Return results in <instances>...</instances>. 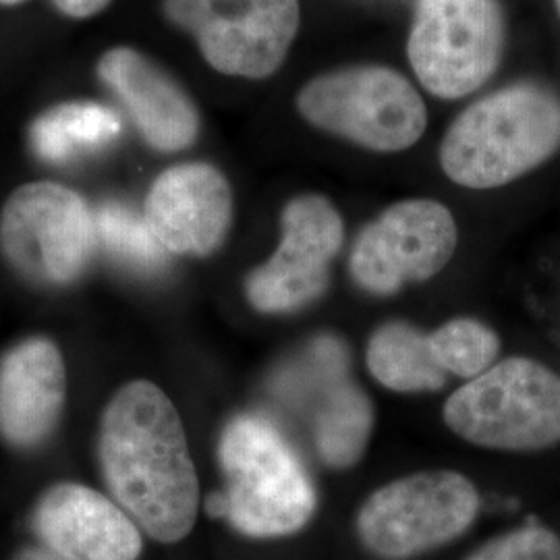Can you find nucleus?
Wrapping results in <instances>:
<instances>
[{"instance_id":"nucleus-19","label":"nucleus","mask_w":560,"mask_h":560,"mask_svg":"<svg viewBox=\"0 0 560 560\" xmlns=\"http://www.w3.org/2000/svg\"><path fill=\"white\" fill-rule=\"evenodd\" d=\"M430 340L442 370L459 378H478L494 365L501 353V339L497 332L471 318L442 324L430 335Z\"/></svg>"},{"instance_id":"nucleus-12","label":"nucleus","mask_w":560,"mask_h":560,"mask_svg":"<svg viewBox=\"0 0 560 560\" xmlns=\"http://www.w3.org/2000/svg\"><path fill=\"white\" fill-rule=\"evenodd\" d=\"M342 241L345 222L332 201L318 194L293 198L280 217L277 252L245 280L247 300L261 314H291L320 300Z\"/></svg>"},{"instance_id":"nucleus-20","label":"nucleus","mask_w":560,"mask_h":560,"mask_svg":"<svg viewBox=\"0 0 560 560\" xmlns=\"http://www.w3.org/2000/svg\"><path fill=\"white\" fill-rule=\"evenodd\" d=\"M98 235L106 247L117 254L120 260L129 261L140 268H154L164 261V249L154 240L143 219L133 217L129 210L117 203H108L96 217Z\"/></svg>"},{"instance_id":"nucleus-13","label":"nucleus","mask_w":560,"mask_h":560,"mask_svg":"<svg viewBox=\"0 0 560 560\" xmlns=\"http://www.w3.org/2000/svg\"><path fill=\"white\" fill-rule=\"evenodd\" d=\"M143 221L164 252L206 258L221 247L233 222V191L208 162H183L152 183Z\"/></svg>"},{"instance_id":"nucleus-11","label":"nucleus","mask_w":560,"mask_h":560,"mask_svg":"<svg viewBox=\"0 0 560 560\" xmlns=\"http://www.w3.org/2000/svg\"><path fill=\"white\" fill-rule=\"evenodd\" d=\"M457 241L455 217L441 201H397L361 231L349 268L363 291L393 295L436 277L453 260Z\"/></svg>"},{"instance_id":"nucleus-25","label":"nucleus","mask_w":560,"mask_h":560,"mask_svg":"<svg viewBox=\"0 0 560 560\" xmlns=\"http://www.w3.org/2000/svg\"><path fill=\"white\" fill-rule=\"evenodd\" d=\"M555 7H557V11H559L560 15V0H555Z\"/></svg>"},{"instance_id":"nucleus-1","label":"nucleus","mask_w":560,"mask_h":560,"mask_svg":"<svg viewBox=\"0 0 560 560\" xmlns=\"http://www.w3.org/2000/svg\"><path fill=\"white\" fill-rule=\"evenodd\" d=\"M98 457L113 501L143 534L162 544L191 534L200 481L179 411L154 382H127L108 400Z\"/></svg>"},{"instance_id":"nucleus-16","label":"nucleus","mask_w":560,"mask_h":560,"mask_svg":"<svg viewBox=\"0 0 560 560\" xmlns=\"http://www.w3.org/2000/svg\"><path fill=\"white\" fill-rule=\"evenodd\" d=\"M67 397V370L59 347L30 337L0 361V439L13 448H36L59 425Z\"/></svg>"},{"instance_id":"nucleus-24","label":"nucleus","mask_w":560,"mask_h":560,"mask_svg":"<svg viewBox=\"0 0 560 560\" xmlns=\"http://www.w3.org/2000/svg\"><path fill=\"white\" fill-rule=\"evenodd\" d=\"M21 2H25V0H0L2 7H15V4H21Z\"/></svg>"},{"instance_id":"nucleus-3","label":"nucleus","mask_w":560,"mask_h":560,"mask_svg":"<svg viewBox=\"0 0 560 560\" xmlns=\"http://www.w3.org/2000/svg\"><path fill=\"white\" fill-rule=\"evenodd\" d=\"M226 486L206 501L210 517L247 538L272 540L301 532L318 497L303 463L279 430L258 416L229 421L219 446Z\"/></svg>"},{"instance_id":"nucleus-17","label":"nucleus","mask_w":560,"mask_h":560,"mask_svg":"<svg viewBox=\"0 0 560 560\" xmlns=\"http://www.w3.org/2000/svg\"><path fill=\"white\" fill-rule=\"evenodd\" d=\"M372 376L397 393H432L446 384L430 335L407 322H388L368 342Z\"/></svg>"},{"instance_id":"nucleus-14","label":"nucleus","mask_w":560,"mask_h":560,"mask_svg":"<svg viewBox=\"0 0 560 560\" xmlns=\"http://www.w3.org/2000/svg\"><path fill=\"white\" fill-rule=\"evenodd\" d=\"M34 529L60 560H138L143 548L140 527L117 502L73 481L42 494Z\"/></svg>"},{"instance_id":"nucleus-10","label":"nucleus","mask_w":560,"mask_h":560,"mask_svg":"<svg viewBox=\"0 0 560 560\" xmlns=\"http://www.w3.org/2000/svg\"><path fill=\"white\" fill-rule=\"evenodd\" d=\"M280 397L298 409L322 463L335 469L361 459L374 425L368 395L349 378L339 339L314 340L279 381Z\"/></svg>"},{"instance_id":"nucleus-4","label":"nucleus","mask_w":560,"mask_h":560,"mask_svg":"<svg viewBox=\"0 0 560 560\" xmlns=\"http://www.w3.org/2000/svg\"><path fill=\"white\" fill-rule=\"evenodd\" d=\"M301 119L372 152H402L428 127L420 92L384 65H353L307 81L295 98Z\"/></svg>"},{"instance_id":"nucleus-2","label":"nucleus","mask_w":560,"mask_h":560,"mask_svg":"<svg viewBox=\"0 0 560 560\" xmlns=\"http://www.w3.org/2000/svg\"><path fill=\"white\" fill-rule=\"evenodd\" d=\"M560 150V96L521 81L474 102L451 122L441 166L467 189H494L521 179Z\"/></svg>"},{"instance_id":"nucleus-22","label":"nucleus","mask_w":560,"mask_h":560,"mask_svg":"<svg viewBox=\"0 0 560 560\" xmlns=\"http://www.w3.org/2000/svg\"><path fill=\"white\" fill-rule=\"evenodd\" d=\"M57 11L71 20H88L102 13L110 0H52Z\"/></svg>"},{"instance_id":"nucleus-21","label":"nucleus","mask_w":560,"mask_h":560,"mask_svg":"<svg viewBox=\"0 0 560 560\" xmlns=\"http://www.w3.org/2000/svg\"><path fill=\"white\" fill-rule=\"evenodd\" d=\"M465 560H560V538L544 525L527 523L483 544Z\"/></svg>"},{"instance_id":"nucleus-23","label":"nucleus","mask_w":560,"mask_h":560,"mask_svg":"<svg viewBox=\"0 0 560 560\" xmlns=\"http://www.w3.org/2000/svg\"><path fill=\"white\" fill-rule=\"evenodd\" d=\"M15 560H60L57 555H52L50 550H42V548H25L21 550Z\"/></svg>"},{"instance_id":"nucleus-9","label":"nucleus","mask_w":560,"mask_h":560,"mask_svg":"<svg viewBox=\"0 0 560 560\" xmlns=\"http://www.w3.org/2000/svg\"><path fill=\"white\" fill-rule=\"evenodd\" d=\"M162 11L214 71L243 80L275 75L300 34V0H162Z\"/></svg>"},{"instance_id":"nucleus-6","label":"nucleus","mask_w":560,"mask_h":560,"mask_svg":"<svg viewBox=\"0 0 560 560\" xmlns=\"http://www.w3.org/2000/svg\"><path fill=\"white\" fill-rule=\"evenodd\" d=\"M480 511L474 481L457 471H420L378 488L358 513V536L382 560H411L460 538Z\"/></svg>"},{"instance_id":"nucleus-15","label":"nucleus","mask_w":560,"mask_h":560,"mask_svg":"<svg viewBox=\"0 0 560 560\" xmlns=\"http://www.w3.org/2000/svg\"><path fill=\"white\" fill-rule=\"evenodd\" d=\"M98 75L119 98L145 143L164 154L194 145L200 136V110L185 88L159 62L129 46L102 55Z\"/></svg>"},{"instance_id":"nucleus-7","label":"nucleus","mask_w":560,"mask_h":560,"mask_svg":"<svg viewBox=\"0 0 560 560\" xmlns=\"http://www.w3.org/2000/svg\"><path fill=\"white\" fill-rule=\"evenodd\" d=\"M96 243L98 224L88 201L60 183H25L2 206L0 252L36 284L75 282L94 258Z\"/></svg>"},{"instance_id":"nucleus-18","label":"nucleus","mask_w":560,"mask_h":560,"mask_svg":"<svg viewBox=\"0 0 560 560\" xmlns=\"http://www.w3.org/2000/svg\"><path fill=\"white\" fill-rule=\"evenodd\" d=\"M120 133V120L110 108L94 102H67L34 120L30 141L46 162H67L96 152Z\"/></svg>"},{"instance_id":"nucleus-5","label":"nucleus","mask_w":560,"mask_h":560,"mask_svg":"<svg viewBox=\"0 0 560 560\" xmlns=\"http://www.w3.org/2000/svg\"><path fill=\"white\" fill-rule=\"evenodd\" d=\"M444 421L486 448H550L560 442V376L529 358L494 363L446 400Z\"/></svg>"},{"instance_id":"nucleus-8","label":"nucleus","mask_w":560,"mask_h":560,"mask_svg":"<svg viewBox=\"0 0 560 560\" xmlns=\"http://www.w3.org/2000/svg\"><path fill=\"white\" fill-rule=\"evenodd\" d=\"M504 38L501 0H418L407 57L430 94L459 101L497 73Z\"/></svg>"}]
</instances>
